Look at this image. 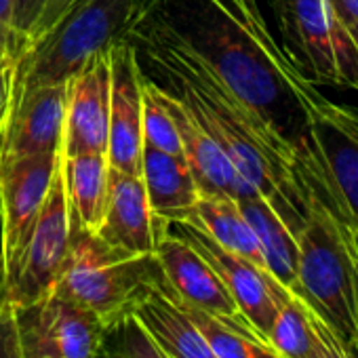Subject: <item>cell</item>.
Masks as SVG:
<instances>
[{"label": "cell", "mask_w": 358, "mask_h": 358, "mask_svg": "<svg viewBox=\"0 0 358 358\" xmlns=\"http://www.w3.org/2000/svg\"><path fill=\"white\" fill-rule=\"evenodd\" d=\"M64 150L20 158H0V268L11 262L28 236Z\"/></svg>", "instance_id": "cell-10"}, {"label": "cell", "mask_w": 358, "mask_h": 358, "mask_svg": "<svg viewBox=\"0 0 358 358\" xmlns=\"http://www.w3.org/2000/svg\"><path fill=\"white\" fill-rule=\"evenodd\" d=\"M22 55V45L15 32V0H0V57L15 59Z\"/></svg>", "instance_id": "cell-26"}, {"label": "cell", "mask_w": 358, "mask_h": 358, "mask_svg": "<svg viewBox=\"0 0 358 358\" xmlns=\"http://www.w3.org/2000/svg\"><path fill=\"white\" fill-rule=\"evenodd\" d=\"M156 230L158 241L154 255L162 268L169 293L179 303L203 310L234 329L253 331L249 322L243 318L236 301L232 299L230 291L222 282L220 274L211 268V264L192 245L162 230L158 222Z\"/></svg>", "instance_id": "cell-8"}, {"label": "cell", "mask_w": 358, "mask_h": 358, "mask_svg": "<svg viewBox=\"0 0 358 358\" xmlns=\"http://www.w3.org/2000/svg\"><path fill=\"white\" fill-rule=\"evenodd\" d=\"M314 358H348L339 339L333 335V331L322 320H320V348L314 354Z\"/></svg>", "instance_id": "cell-30"}, {"label": "cell", "mask_w": 358, "mask_h": 358, "mask_svg": "<svg viewBox=\"0 0 358 358\" xmlns=\"http://www.w3.org/2000/svg\"><path fill=\"white\" fill-rule=\"evenodd\" d=\"M282 28L318 80L358 91V43L329 0H291Z\"/></svg>", "instance_id": "cell-7"}, {"label": "cell", "mask_w": 358, "mask_h": 358, "mask_svg": "<svg viewBox=\"0 0 358 358\" xmlns=\"http://www.w3.org/2000/svg\"><path fill=\"white\" fill-rule=\"evenodd\" d=\"M131 314L171 358H217L196 322L169 293L166 282L150 289Z\"/></svg>", "instance_id": "cell-16"}, {"label": "cell", "mask_w": 358, "mask_h": 358, "mask_svg": "<svg viewBox=\"0 0 358 358\" xmlns=\"http://www.w3.org/2000/svg\"><path fill=\"white\" fill-rule=\"evenodd\" d=\"M179 306L188 312V316L203 331V335L211 343L217 358H278L276 352L264 339H259L253 331L234 329L203 310H196L184 303H179Z\"/></svg>", "instance_id": "cell-22"}, {"label": "cell", "mask_w": 358, "mask_h": 358, "mask_svg": "<svg viewBox=\"0 0 358 358\" xmlns=\"http://www.w3.org/2000/svg\"><path fill=\"white\" fill-rule=\"evenodd\" d=\"M101 358H171L158 341L131 314H120L106 322Z\"/></svg>", "instance_id": "cell-23"}, {"label": "cell", "mask_w": 358, "mask_h": 358, "mask_svg": "<svg viewBox=\"0 0 358 358\" xmlns=\"http://www.w3.org/2000/svg\"><path fill=\"white\" fill-rule=\"evenodd\" d=\"M272 5H274L276 13H278V17H280V24H282L285 17H287V11H289L291 0H272Z\"/></svg>", "instance_id": "cell-32"}, {"label": "cell", "mask_w": 358, "mask_h": 358, "mask_svg": "<svg viewBox=\"0 0 358 358\" xmlns=\"http://www.w3.org/2000/svg\"><path fill=\"white\" fill-rule=\"evenodd\" d=\"M238 207L247 222L251 224L255 238L259 243L266 270L291 293L297 287V264H299V245L291 228L280 220V215L270 207V203L259 196H247L238 201Z\"/></svg>", "instance_id": "cell-19"}, {"label": "cell", "mask_w": 358, "mask_h": 358, "mask_svg": "<svg viewBox=\"0 0 358 358\" xmlns=\"http://www.w3.org/2000/svg\"><path fill=\"white\" fill-rule=\"evenodd\" d=\"M182 222L194 224L205 234H209L220 247L266 270L259 243L251 224L243 215L238 201L228 196H199L192 213Z\"/></svg>", "instance_id": "cell-20"}, {"label": "cell", "mask_w": 358, "mask_h": 358, "mask_svg": "<svg viewBox=\"0 0 358 358\" xmlns=\"http://www.w3.org/2000/svg\"><path fill=\"white\" fill-rule=\"evenodd\" d=\"M110 164L106 154H64V179L74 230L95 234L108 203Z\"/></svg>", "instance_id": "cell-18"}, {"label": "cell", "mask_w": 358, "mask_h": 358, "mask_svg": "<svg viewBox=\"0 0 358 358\" xmlns=\"http://www.w3.org/2000/svg\"><path fill=\"white\" fill-rule=\"evenodd\" d=\"M350 32H352V34H354V38H356V43H358V26H356V28H352V30H350Z\"/></svg>", "instance_id": "cell-34"}, {"label": "cell", "mask_w": 358, "mask_h": 358, "mask_svg": "<svg viewBox=\"0 0 358 358\" xmlns=\"http://www.w3.org/2000/svg\"><path fill=\"white\" fill-rule=\"evenodd\" d=\"M268 345L278 358H314L320 348V318L293 293H289L274 316Z\"/></svg>", "instance_id": "cell-21"}, {"label": "cell", "mask_w": 358, "mask_h": 358, "mask_svg": "<svg viewBox=\"0 0 358 358\" xmlns=\"http://www.w3.org/2000/svg\"><path fill=\"white\" fill-rule=\"evenodd\" d=\"M72 243V220L64 179V154L28 236L0 268V314H15L45 299L64 268Z\"/></svg>", "instance_id": "cell-4"}, {"label": "cell", "mask_w": 358, "mask_h": 358, "mask_svg": "<svg viewBox=\"0 0 358 358\" xmlns=\"http://www.w3.org/2000/svg\"><path fill=\"white\" fill-rule=\"evenodd\" d=\"M15 87H17V57L0 62V137H3L13 106H15Z\"/></svg>", "instance_id": "cell-25"}, {"label": "cell", "mask_w": 358, "mask_h": 358, "mask_svg": "<svg viewBox=\"0 0 358 358\" xmlns=\"http://www.w3.org/2000/svg\"><path fill=\"white\" fill-rule=\"evenodd\" d=\"M47 0H15V32L22 45V53L30 43V36L45 11Z\"/></svg>", "instance_id": "cell-27"}, {"label": "cell", "mask_w": 358, "mask_h": 358, "mask_svg": "<svg viewBox=\"0 0 358 358\" xmlns=\"http://www.w3.org/2000/svg\"><path fill=\"white\" fill-rule=\"evenodd\" d=\"M139 0H74L62 20L17 57L15 99L36 87L68 83L95 53L129 36Z\"/></svg>", "instance_id": "cell-2"}, {"label": "cell", "mask_w": 358, "mask_h": 358, "mask_svg": "<svg viewBox=\"0 0 358 358\" xmlns=\"http://www.w3.org/2000/svg\"><path fill=\"white\" fill-rule=\"evenodd\" d=\"M141 179L150 209L162 222L186 220L201 196L184 156L166 154L145 143L141 152Z\"/></svg>", "instance_id": "cell-17"}, {"label": "cell", "mask_w": 358, "mask_h": 358, "mask_svg": "<svg viewBox=\"0 0 358 358\" xmlns=\"http://www.w3.org/2000/svg\"><path fill=\"white\" fill-rule=\"evenodd\" d=\"M145 83L152 95L162 103V108L169 112V116L177 127L184 158L196 179L201 196H228L241 201L257 194L236 171L234 162L220 145V141L211 135V131L186 106V101L177 93L162 89L148 76Z\"/></svg>", "instance_id": "cell-9"}, {"label": "cell", "mask_w": 358, "mask_h": 358, "mask_svg": "<svg viewBox=\"0 0 358 358\" xmlns=\"http://www.w3.org/2000/svg\"><path fill=\"white\" fill-rule=\"evenodd\" d=\"M141 135H143V143L145 145H152V148L162 150L166 154L184 156L177 127H175L173 118L169 116V112L162 108V103L148 89L145 76H143V118H141Z\"/></svg>", "instance_id": "cell-24"}, {"label": "cell", "mask_w": 358, "mask_h": 358, "mask_svg": "<svg viewBox=\"0 0 358 358\" xmlns=\"http://www.w3.org/2000/svg\"><path fill=\"white\" fill-rule=\"evenodd\" d=\"M306 108L314 148L348 215L358 224V110L329 101L314 87Z\"/></svg>", "instance_id": "cell-12"}, {"label": "cell", "mask_w": 358, "mask_h": 358, "mask_svg": "<svg viewBox=\"0 0 358 358\" xmlns=\"http://www.w3.org/2000/svg\"><path fill=\"white\" fill-rule=\"evenodd\" d=\"M110 49L95 53L68 80L64 154H106L110 131Z\"/></svg>", "instance_id": "cell-13"}, {"label": "cell", "mask_w": 358, "mask_h": 358, "mask_svg": "<svg viewBox=\"0 0 358 358\" xmlns=\"http://www.w3.org/2000/svg\"><path fill=\"white\" fill-rule=\"evenodd\" d=\"M348 249H350V253L356 262V268H358V230L352 232V238L348 241Z\"/></svg>", "instance_id": "cell-33"}, {"label": "cell", "mask_w": 358, "mask_h": 358, "mask_svg": "<svg viewBox=\"0 0 358 358\" xmlns=\"http://www.w3.org/2000/svg\"><path fill=\"white\" fill-rule=\"evenodd\" d=\"M0 62H5V59H3V57H0Z\"/></svg>", "instance_id": "cell-35"}, {"label": "cell", "mask_w": 358, "mask_h": 358, "mask_svg": "<svg viewBox=\"0 0 358 358\" xmlns=\"http://www.w3.org/2000/svg\"><path fill=\"white\" fill-rule=\"evenodd\" d=\"M72 5H74V0H47L45 11H43L41 20H38V24H36V28H34V32H32V36H30L28 47H30L32 43L41 41V38H43V36L62 20V15H64ZM28 47H26V49H28ZM26 49H24V51H26Z\"/></svg>", "instance_id": "cell-28"}, {"label": "cell", "mask_w": 358, "mask_h": 358, "mask_svg": "<svg viewBox=\"0 0 358 358\" xmlns=\"http://www.w3.org/2000/svg\"><path fill=\"white\" fill-rule=\"evenodd\" d=\"M95 234L108 245L133 255L154 253L158 230L141 175L110 169L108 203Z\"/></svg>", "instance_id": "cell-15"}, {"label": "cell", "mask_w": 358, "mask_h": 358, "mask_svg": "<svg viewBox=\"0 0 358 358\" xmlns=\"http://www.w3.org/2000/svg\"><path fill=\"white\" fill-rule=\"evenodd\" d=\"M0 358H24L13 314H0Z\"/></svg>", "instance_id": "cell-29"}, {"label": "cell", "mask_w": 358, "mask_h": 358, "mask_svg": "<svg viewBox=\"0 0 358 358\" xmlns=\"http://www.w3.org/2000/svg\"><path fill=\"white\" fill-rule=\"evenodd\" d=\"M13 316L24 358H101L106 322L78 303L49 293Z\"/></svg>", "instance_id": "cell-5"}, {"label": "cell", "mask_w": 358, "mask_h": 358, "mask_svg": "<svg viewBox=\"0 0 358 358\" xmlns=\"http://www.w3.org/2000/svg\"><path fill=\"white\" fill-rule=\"evenodd\" d=\"M295 293L339 339L348 358H358V268L341 226L308 199V217L297 232Z\"/></svg>", "instance_id": "cell-1"}, {"label": "cell", "mask_w": 358, "mask_h": 358, "mask_svg": "<svg viewBox=\"0 0 358 358\" xmlns=\"http://www.w3.org/2000/svg\"><path fill=\"white\" fill-rule=\"evenodd\" d=\"M110 131L108 164L114 171L141 175V118H143V72L139 55L129 38L110 49Z\"/></svg>", "instance_id": "cell-11"}, {"label": "cell", "mask_w": 358, "mask_h": 358, "mask_svg": "<svg viewBox=\"0 0 358 358\" xmlns=\"http://www.w3.org/2000/svg\"><path fill=\"white\" fill-rule=\"evenodd\" d=\"M335 15L350 30L358 26V0H329Z\"/></svg>", "instance_id": "cell-31"}, {"label": "cell", "mask_w": 358, "mask_h": 358, "mask_svg": "<svg viewBox=\"0 0 358 358\" xmlns=\"http://www.w3.org/2000/svg\"><path fill=\"white\" fill-rule=\"evenodd\" d=\"M156 222L160 224L162 230L192 245L211 264V268L220 274L222 282L226 285L232 299L236 301L243 318L259 335V339L268 343V333L272 329L278 306L291 291L285 289L268 270L220 247L209 234H205L194 224L162 222V220H156Z\"/></svg>", "instance_id": "cell-6"}, {"label": "cell", "mask_w": 358, "mask_h": 358, "mask_svg": "<svg viewBox=\"0 0 358 358\" xmlns=\"http://www.w3.org/2000/svg\"><path fill=\"white\" fill-rule=\"evenodd\" d=\"M164 274L154 253L133 255L101 241L97 234L74 230L53 295L95 312L103 322L131 312Z\"/></svg>", "instance_id": "cell-3"}, {"label": "cell", "mask_w": 358, "mask_h": 358, "mask_svg": "<svg viewBox=\"0 0 358 358\" xmlns=\"http://www.w3.org/2000/svg\"><path fill=\"white\" fill-rule=\"evenodd\" d=\"M68 83L36 87L15 99L3 133L0 158L53 154L64 150Z\"/></svg>", "instance_id": "cell-14"}]
</instances>
